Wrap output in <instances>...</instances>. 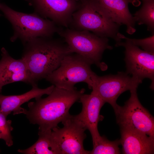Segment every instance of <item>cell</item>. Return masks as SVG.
Wrapping results in <instances>:
<instances>
[{"label": "cell", "mask_w": 154, "mask_h": 154, "mask_svg": "<svg viewBox=\"0 0 154 154\" xmlns=\"http://www.w3.org/2000/svg\"><path fill=\"white\" fill-rule=\"evenodd\" d=\"M0 10L12 26L13 34L10 39L12 42L19 39L24 44L36 37H52L61 29L52 21L36 12L27 14L17 11L1 3Z\"/></svg>", "instance_id": "4"}, {"label": "cell", "mask_w": 154, "mask_h": 154, "mask_svg": "<svg viewBox=\"0 0 154 154\" xmlns=\"http://www.w3.org/2000/svg\"></svg>", "instance_id": "28"}, {"label": "cell", "mask_w": 154, "mask_h": 154, "mask_svg": "<svg viewBox=\"0 0 154 154\" xmlns=\"http://www.w3.org/2000/svg\"><path fill=\"white\" fill-rule=\"evenodd\" d=\"M152 35L151 37L141 39L127 38L119 33L117 35L121 40L124 39L135 46L141 47L145 51L154 53V34Z\"/></svg>", "instance_id": "21"}, {"label": "cell", "mask_w": 154, "mask_h": 154, "mask_svg": "<svg viewBox=\"0 0 154 154\" xmlns=\"http://www.w3.org/2000/svg\"><path fill=\"white\" fill-rule=\"evenodd\" d=\"M120 144L124 154H151L154 153V138L134 129L120 128Z\"/></svg>", "instance_id": "14"}, {"label": "cell", "mask_w": 154, "mask_h": 154, "mask_svg": "<svg viewBox=\"0 0 154 154\" xmlns=\"http://www.w3.org/2000/svg\"><path fill=\"white\" fill-rule=\"evenodd\" d=\"M85 91L84 88L68 90L55 86L47 97L29 103L28 110L25 109L23 114L31 123L39 126V131L52 130L69 116L70 109Z\"/></svg>", "instance_id": "1"}, {"label": "cell", "mask_w": 154, "mask_h": 154, "mask_svg": "<svg viewBox=\"0 0 154 154\" xmlns=\"http://www.w3.org/2000/svg\"><path fill=\"white\" fill-rule=\"evenodd\" d=\"M79 100L82 104V110L80 114L75 116L90 131L94 144L100 136L98 126V122L104 118V116L100 114V112L105 102L92 91L90 94H83Z\"/></svg>", "instance_id": "13"}, {"label": "cell", "mask_w": 154, "mask_h": 154, "mask_svg": "<svg viewBox=\"0 0 154 154\" xmlns=\"http://www.w3.org/2000/svg\"><path fill=\"white\" fill-rule=\"evenodd\" d=\"M137 89L131 90L129 99L114 111L120 128L135 130L154 138V118L139 100Z\"/></svg>", "instance_id": "7"}, {"label": "cell", "mask_w": 154, "mask_h": 154, "mask_svg": "<svg viewBox=\"0 0 154 154\" xmlns=\"http://www.w3.org/2000/svg\"><path fill=\"white\" fill-rule=\"evenodd\" d=\"M41 17L49 19L58 26L67 28L80 2L75 0H25Z\"/></svg>", "instance_id": "11"}, {"label": "cell", "mask_w": 154, "mask_h": 154, "mask_svg": "<svg viewBox=\"0 0 154 154\" xmlns=\"http://www.w3.org/2000/svg\"><path fill=\"white\" fill-rule=\"evenodd\" d=\"M142 81L127 74L118 72L115 75L98 76L92 92L106 103L110 104L115 111L119 105L116 101L123 92L137 89Z\"/></svg>", "instance_id": "9"}, {"label": "cell", "mask_w": 154, "mask_h": 154, "mask_svg": "<svg viewBox=\"0 0 154 154\" xmlns=\"http://www.w3.org/2000/svg\"><path fill=\"white\" fill-rule=\"evenodd\" d=\"M119 140L111 141L105 137L100 136L93 144V148L90 154H118L120 153Z\"/></svg>", "instance_id": "19"}, {"label": "cell", "mask_w": 154, "mask_h": 154, "mask_svg": "<svg viewBox=\"0 0 154 154\" xmlns=\"http://www.w3.org/2000/svg\"><path fill=\"white\" fill-rule=\"evenodd\" d=\"M91 64L83 57L72 53L66 56L59 66L45 78L55 86L68 90H73L77 83L84 82L92 89L98 75L91 68Z\"/></svg>", "instance_id": "5"}, {"label": "cell", "mask_w": 154, "mask_h": 154, "mask_svg": "<svg viewBox=\"0 0 154 154\" xmlns=\"http://www.w3.org/2000/svg\"><path fill=\"white\" fill-rule=\"evenodd\" d=\"M6 117L0 111V136L6 145L8 147H11L13 144L11 133L13 128L11 126V121L7 120Z\"/></svg>", "instance_id": "20"}, {"label": "cell", "mask_w": 154, "mask_h": 154, "mask_svg": "<svg viewBox=\"0 0 154 154\" xmlns=\"http://www.w3.org/2000/svg\"></svg>", "instance_id": "27"}, {"label": "cell", "mask_w": 154, "mask_h": 154, "mask_svg": "<svg viewBox=\"0 0 154 154\" xmlns=\"http://www.w3.org/2000/svg\"><path fill=\"white\" fill-rule=\"evenodd\" d=\"M58 33L63 38L72 52L83 57L101 70H105L106 65L101 61L103 54L105 50L113 48L108 38L99 36L88 31L68 28H61Z\"/></svg>", "instance_id": "6"}, {"label": "cell", "mask_w": 154, "mask_h": 154, "mask_svg": "<svg viewBox=\"0 0 154 154\" xmlns=\"http://www.w3.org/2000/svg\"><path fill=\"white\" fill-rule=\"evenodd\" d=\"M141 8L133 16L135 22L139 25L145 24L147 30L154 34V0H143Z\"/></svg>", "instance_id": "18"}, {"label": "cell", "mask_w": 154, "mask_h": 154, "mask_svg": "<svg viewBox=\"0 0 154 154\" xmlns=\"http://www.w3.org/2000/svg\"><path fill=\"white\" fill-rule=\"evenodd\" d=\"M0 139H1V136H0Z\"/></svg>", "instance_id": "24"}, {"label": "cell", "mask_w": 154, "mask_h": 154, "mask_svg": "<svg viewBox=\"0 0 154 154\" xmlns=\"http://www.w3.org/2000/svg\"><path fill=\"white\" fill-rule=\"evenodd\" d=\"M112 21L119 26L125 25L126 32L131 35L136 31L135 22L128 5L132 0H97Z\"/></svg>", "instance_id": "16"}, {"label": "cell", "mask_w": 154, "mask_h": 154, "mask_svg": "<svg viewBox=\"0 0 154 154\" xmlns=\"http://www.w3.org/2000/svg\"><path fill=\"white\" fill-rule=\"evenodd\" d=\"M115 46L124 47L126 67V72L142 81L145 78L151 80L150 88H154V53L140 49L129 42H116Z\"/></svg>", "instance_id": "10"}, {"label": "cell", "mask_w": 154, "mask_h": 154, "mask_svg": "<svg viewBox=\"0 0 154 154\" xmlns=\"http://www.w3.org/2000/svg\"><path fill=\"white\" fill-rule=\"evenodd\" d=\"M75 0L76 1L79 2V1H81L82 0Z\"/></svg>", "instance_id": "22"}, {"label": "cell", "mask_w": 154, "mask_h": 154, "mask_svg": "<svg viewBox=\"0 0 154 154\" xmlns=\"http://www.w3.org/2000/svg\"><path fill=\"white\" fill-rule=\"evenodd\" d=\"M32 86L30 91L21 95L0 94V111L6 117L12 112L14 115L23 114L25 109L21 107L22 104L33 98L41 97L44 94L49 95L55 87L53 85L44 89L39 88L37 85Z\"/></svg>", "instance_id": "15"}, {"label": "cell", "mask_w": 154, "mask_h": 154, "mask_svg": "<svg viewBox=\"0 0 154 154\" xmlns=\"http://www.w3.org/2000/svg\"><path fill=\"white\" fill-rule=\"evenodd\" d=\"M73 13L71 28L87 30L102 37L111 38L116 42L121 41L117 36L119 25L114 22L97 0H82Z\"/></svg>", "instance_id": "3"}, {"label": "cell", "mask_w": 154, "mask_h": 154, "mask_svg": "<svg viewBox=\"0 0 154 154\" xmlns=\"http://www.w3.org/2000/svg\"><path fill=\"white\" fill-rule=\"evenodd\" d=\"M63 40L39 37L23 44L21 58L36 84L57 68L66 56L72 53Z\"/></svg>", "instance_id": "2"}, {"label": "cell", "mask_w": 154, "mask_h": 154, "mask_svg": "<svg viewBox=\"0 0 154 154\" xmlns=\"http://www.w3.org/2000/svg\"><path fill=\"white\" fill-rule=\"evenodd\" d=\"M62 128H53L52 133L57 143L61 154H90L85 150L83 142L86 135V130L75 116L70 115L62 122Z\"/></svg>", "instance_id": "8"}, {"label": "cell", "mask_w": 154, "mask_h": 154, "mask_svg": "<svg viewBox=\"0 0 154 154\" xmlns=\"http://www.w3.org/2000/svg\"><path fill=\"white\" fill-rule=\"evenodd\" d=\"M1 15L0 14V17L1 16Z\"/></svg>", "instance_id": "25"}, {"label": "cell", "mask_w": 154, "mask_h": 154, "mask_svg": "<svg viewBox=\"0 0 154 154\" xmlns=\"http://www.w3.org/2000/svg\"><path fill=\"white\" fill-rule=\"evenodd\" d=\"M0 60V88L12 83L21 82L31 85H37L34 80L25 62L21 58L12 57L6 49H1Z\"/></svg>", "instance_id": "12"}, {"label": "cell", "mask_w": 154, "mask_h": 154, "mask_svg": "<svg viewBox=\"0 0 154 154\" xmlns=\"http://www.w3.org/2000/svg\"><path fill=\"white\" fill-rule=\"evenodd\" d=\"M1 89L0 88V92L1 91Z\"/></svg>", "instance_id": "23"}, {"label": "cell", "mask_w": 154, "mask_h": 154, "mask_svg": "<svg viewBox=\"0 0 154 154\" xmlns=\"http://www.w3.org/2000/svg\"><path fill=\"white\" fill-rule=\"evenodd\" d=\"M142 0L143 1V0Z\"/></svg>", "instance_id": "26"}, {"label": "cell", "mask_w": 154, "mask_h": 154, "mask_svg": "<svg viewBox=\"0 0 154 154\" xmlns=\"http://www.w3.org/2000/svg\"><path fill=\"white\" fill-rule=\"evenodd\" d=\"M52 130L39 131L38 138L32 145L27 149H19L24 154H61L59 146L53 137Z\"/></svg>", "instance_id": "17"}]
</instances>
